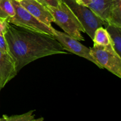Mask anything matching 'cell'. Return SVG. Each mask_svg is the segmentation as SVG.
<instances>
[{
  "instance_id": "cell-8",
  "label": "cell",
  "mask_w": 121,
  "mask_h": 121,
  "mask_svg": "<svg viewBox=\"0 0 121 121\" xmlns=\"http://www.w3.org/2000/svg\"><path fill=\"white\" fill-rule=\"evenodd\" d=\"M15 61L8 52L0 50V86L3 89L17 74Z\"/></svg>"
},
{
  "instance_id": "cell-5",
  "label": "cell",
  "mask_w": 121,
  "mask_h": 121,
  "mask_svg": "<svg viewBox=\"0 0 121 121\" xmlns=\"http://www.w3.org/2000/svg\"><path fill=\"white\" fill-rule=\"evenodd\" d=\"M91 53L102 69L121 78V57L118 55L111 43L107 46H93L90 48Z\"/></svg>"
},
{
  "instance_id": "cell-2",
  "label": "cell",
  "mask_w": 121,
  "mask_h": 121,
  "mask_svg": "<svg viewBox=\"0 0 121 121\" xmlns=\"http://www.w3.org/2000/svg\"><path fill=\"white\" fill-rule=\"evenodd\" d=\"M46 7L53 15V22L58 25L66 34L79 41H84L85 39L81 34V32L85 33V29L66 3L63 1L57 7Z\"/></svg>"
},
{
  "instance_id": "cell-20",
  "label": "cell",
  "mask_w": 121,
  "mask_h": 121,
  "mask_svg": "<svg viewBox=\"0 0 121 121\" xmlns=\"http://www.w3.org/2000/svg\"><path fill=\"white\" fill-rule=\"evenodd\" d=\"M0 121H4V119L3 118H0Z\"/></svg>"
},
{
  "instance_id": "cell-21",
  "label": "cell",
  "mask_w": 121,
  "mask_h": 121,
  "mask_svg": "<svg viewBox=\"0 0 121 121\" xmlns=\"http://www.w3.org/2000/svg\"><path fill=\"white\" fill-rule=\"evenodd\" d=\"M1 90H2V89H1V86H0V93H1Z\"/></svg>"
},
{
  "instance_id": "cell-18",
  "label": "cell",
  "mask_w": 121,
  "mask_h": 121,
  "mask_svg": "<svg viewBox=\"0 0 121 121\" xmlns=\"http://www.w3.org/2000/svg\"><path fill=\"white\" fill-rule=\"evenodd\" d=\"M82 1V4L84 5H86L88 2L89 1V0H81Z\"/></svg>"
},
{
  "instance_id": "cell-19",
  "label": "cell",
  "mask_w": 121,
  "mask_h": 121,
  "mask_svg": "<svg viewBox=\"0 0 121 121\" xmlns=\"http://www.w3.org/2000/svg\"><path fill=\"white\" fill-rule=\"evenodd\" d=\"M77 2H78L79 4H82V1L81 0H75Z\"/></svg>"
},
{
  "instance_id": "cell-15",
  "label": "cell",
  "mask_w": 121,
  "mask_h": 121,
  "mask_svg": "<svg viewBox=\"0 0 121 121\" xmlns=\"http://www.w3.org/2000/svg\"><path fill=\"white\" fill-rule=\"evenodd\" d=\"M46 6H50L53 7H57L63 0H38Z\"/></svg>"
},
{
  "instance_id": "cell-6",
  "label": "cell",
  "mask_w": 121,
  "mask_h": 121,
  "mask_svg": "<svg viewBox=\"0 0 121 121\" xmlns=\"http://www.w3.org/2000/svg\"><path fill=\"white\" fill-rule=\"evenodd\" d=\"M53 37L60 43L65 50L70 53L85 58L86 60L93 63L99 68L102 69L99 63L96 61L91 53L90 48L86 47L80 43V41L74 39L66 33L59 31L53 28Z\"/></svg>"
},
{
  "instance_id": "cell-17",
  "label": "cell",
  "mask_w": 121,
  "mask_h": 121,
  "mask_svg": "<svg viewBox=\"0 0 121 121\" xmlns=\"http://www.w3.org/2000/svg\"><path fill=\"white\" fill-rule=\"evenodd\" d=\"M7 23H8V21L0 18V34L4 35L5 31L6 28H7Z\"/></svg>"
},
{
  "instance_id": "cell-16",
  "label": "cell",
  "mask_w": 121,
  "mask_h": 121,
  "mask_svg": "<svg viewBox=\"0 0 121 121\" xmlns=\"http://www.w3.org/2000/svg\"><path fill=\"white\" fill-rule=\"evenodd\" d=\"M0 50L4 52H8V46L4 36L2 34H0Z\"/></svg>"
},
{
  "instance_id": "cell-3",
  "label": "cell",
  "mask_w": 121,
  "mask_h": 121,
  "mask_svg": "<svg viewBox=\"0 0 121 121\" xmlns=\"http://www.w3.org/2000/svg\"><path fill=\"white\" fill-rule=\"evenodd\" d=\"M73 11L82 24L86 33L93 40L96 30L105 26L107 22L96 15L89 8L77 2L75 0H63Z\"/></svg>"
},
{
  "instance_id": "cell-9",
  "label": "cell",
  "mask_w": 121,
  "mask_h": 121,
  "mask_svg": "<svg viewBox=\"0 0 121 121\" xmlns=\"http://www.w3.org/2000/svg\"><path fill=\"white\" fill-rule=\"evenodd\" d=\"M112 0H89L85 6L89 8L96 15L108 22Z\"/></svg>"
},
{
  "instance_id": "cell-11",
  "label": "cell",
  "mask_w": 121,
  "mask_h": 121,
  "mask_svg": "<svg viewBox=\"0 0 121 121\" xmlns=\"http://www.w3.org/2000/svg\"><path fill=\"white\" fill-rule=\"evenodd\" d=\"M107 23L121 27V0H112Z\"/></svg>"
},
{
  "instance_id": "cell-12",
  "label": "cell",
  "mask_w": 121,
  "mask_h": 121,
  "mask_svg": "<svg viewBox=\"0 0 121 121\" xmlns=\"http://www.w3.org/2000/svg\"><path fill=\"white\" fill-rule=\"evenodd\" d=\"M15 14V9L11 0H0V18L8 22Z\"/></svg>"
},
{
  "instance_id": "cell-13",
  "label": "cell",
  "mask_w": 121,
  "mask_h": 121,
  "mask_svg": "<svg viewBox=\"0 0 121 121\" xmlns=\"http://www.w3.org/2000/svg\"><path fill=\"white\" fill-rule=\"evenodd\" d=\"M94 45L107 46L111 44V39L105 28L100 27L96 30L93 39Z\"/></svg>"
},
{
  "instance_id": "cell-1",
  "label": "cell",
  "mask_w": 121,
  "mask_h": 121,
  "mask_svg": "<svg viewBox=\"0 0 121 121\" xmlns=\"http://www.w3.org/2000/svg\"><path fill=\"white\" fill-rule=\"evenodd\" d=\"M4 36L18 73L24 66L40 58L68 53L53 35L8 22Z\"/></svg>"
},
{
  "instance_id": "cell-10",
  "label": "cell",
  "mask_w": 121,
  "mask_h": 121,
  "mask_svg": "<svg viewBox=\"0 0 121 121\" xmlns=\"http://www.w3.org/2000/svg\"><path fill=\"white\" fill-rule=\"evenodd\" d=\"M105 29L108 33L112 47L121 57V27L106 23Z\"/></svg>"
},
{
  "instance_id": "cell-4",
  "label": "cell",
  "mask_w": 121,
  "mask_h": 121,
  "mask_svg": "<svg viewBox=\"0 0 121 121\" xmlns=\"http://www.w3.org/2000/svg\"><path fill=\"white\" fill-rule=\"evenodd\" d=\"M15 9V15L8 22L34 31L44 33L53 36V27H48L38 20L15 0H11Z\"/></svg>"
},
{
  "instance_id": "cell-14",
  "label": "cell",
  "mask_w": 121,
  "mask_h": 121,
  "mask_svg": "<svg viewBox=\"0 0 121 121\" xmlns=\"http://www.w3.org/2000/svg\"><path fill=\"white\" fill-rule=\"evenodd\" d=\"M34 111V110H33L23 114L13 115L11 117H8L4 115L2 116V118L4 119V121H37V119L35 118V115L33 114Z\"/></svg>"
},
{
  "instance_id": "cell-7",
  "label": "cell",
  "mask_w": 121,
  "mask_h": 121,
  "mask_svg": "<svg viewBox=\"0 0 121 121\" xmlns=\"http://www.w3.org/2000/svg\"><path fill=\"white\" fill-rule=\"evenodd\" d=\"M19 2L38 20L48 27H52L54 18L45 5L38 0H22Z\"/></svg>"
},
{
  "instance_id": "cell-22",
  "label": "cell",
  "mask_w": 121,
  "mask_h": 121,
  "mask_svg": "<svg viewBox=\"0 0 121 121\" xmlns=\"http://www.w3.org/2000/svg\"><path fill=\"white\" fill-rule=\"evenodd\" d=\"M15 1H19V2H20V1H22V0H15Z\"/></svg>"
}]
</instances>
